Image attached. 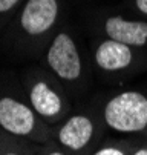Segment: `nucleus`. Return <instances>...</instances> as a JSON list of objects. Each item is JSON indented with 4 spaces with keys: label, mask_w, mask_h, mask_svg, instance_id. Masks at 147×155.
<instances>
[{
    "label": "nucleus",
    "mask_w": 147,
    "mask_h": 155,
    "mask_svg": "<svg viewBox=\"0 0 147 155\" xmlns=\"http://www.w3.org/2000/svg\"><path fill=\"white\" fill-rule=\"evenodd\" d=\"M22 84L28 103L49 126L54 127L71 114L72 103L69 94L45 68L28 69L22 77Z\"/></svg>",
    "instance_id": "1"
},
{
    "label": "nucleus",
    "mask_w": 147,
    "mask_h": 155,
    "mask_svg": "<svg viewBox=\"0 0 147 155\" xmlns=\"http://www.w3.org/2000/svg\"><path fill=\"white\" fill-rule=\"evenodd\" d=\"M45 69L61 83L68 94L86 86L88 66L72 32L63 29L52 37L45 54Z\"/></svg>",
    "instance_id": "2"
},
{
    "label": "nucleus",
    "mask_w": 147,
    "mask_h": 155,
    "mask_svg": "<svg viewBox=\"0 0 147 155\" xmlns=\"http://www.w3.org/2000/svg\"><path fill=\"white\" fill-rule=\"evenodd\" d=\"M100 114L107 130L124 137H145L147 141V92H117L103 103Z\"/></svg>",
    "instance_id": "3"
},
{
    "label": "nucleus",
    "mask_w": 147,
    "mask_h": 155,
    "mask_svg": "<svg viewBox=\"0 0 147 155\" xmlns=\"http://www.w3.org/2000/svg\"><path fill=\"white\" fill-rule=\"evenodd\" d=\"M0 130L38 144L54 138V127L35 114L23 91H0Z\"/></svg>",
    "instance_id": "4"
},
{
    "label": "nucleus",
    "mask_w": 147,
    "mask_h": 155,
    "mask_svg": "<svg viewBox=\"0 0 147 155\" xmlns=\"http://www.w3.org/2000/svg\"><path fill=\"white\" fill-rule=\"evenodd\" d=\"M106 126L100 112H71L54 126V141L69 155H91L104 143Z\"/></svg>",
    "instance_id": "5"
},
{
    "label": "nucleus",
    "mask_w": 147,
    "mask_h": 155,
    "mask_svg": "<svg viewBox=\"0 0 147 155\" xmlns=\"http://www.w3.org/2000/svg\"><path fill=\"white\" fill-rule=\"evenodd\" d=\"M142 54L139 49L124 45L121 41L104 38L95 43L92 48V61L95 69L104 75L123 77L126 74H133L144 66H141Z\"/></svg>",
    "instance_id": "6"
},
{
    "label": "nucleus",
    "mask_w": 147,
    "mask_h": 155,
    "mask_svg": "<svg viewBox=\"0 0 147 155\" xmlns=\"http://www.w3.org/2000/svg\"><path fill=\"white\" fill-rule=\"evenodd\" d=\"M60 15V0H26L18 26L26 37L38 38L52 31Z\"/></svg>",
    "instance_id": "7"
},
{
    "label": "nucleus",
    "mask_w": 147,
    "mask_h": 155,
    "mask_svg": "<svg viewBox=\"0 0 147 155\" xmlns=\"http://www.w3.org/2000/svg\"><path fill=\"white\" fill-rule=\"evenodd\" d=\"M103 31L107 38L121 41L132 48H147V21L126 20L120 15H112L104 20Z\"/></svg>",
    "instance_id": "8"
},
{
    "label": "nucleus",
    "mask_w": 147,
    "mask_h": 155,
    "mask_svg": "<svg viewBox=\"0 0 147 155\" xmlns=\"http://www.w3.org/2000/svg\"><path fill=\"white\" fill-rule=\"evenodd\" d=\"M0 155H40V144L0 130Z\"/></svg>",
    "instance_id": "9"
},
{
    "label": "nucleus",
    "mask_w": 147,
    "mask_h": 155,
    "mask_svg": "<svg viewBox=\"0 0 147 155\" xmlns=\"http://www.w3.org/2000/svg\"><path fill=\"white\" fill-rule=\"evenodd\" d=\"M136 144L138 143L129 137L120 138V140H112V141H104L91 155H132Z\"/></svg>",
    "instance_id": "10"
},
{
    "label": "nucleus",
    "mask_w": 147,
    "mask_h": 155,
    "mask_svg": "<svg viewBox=\"0 0 147 155\" xmlns=\"http://www.w3.org/2000/svg\"><path fill=\"white\" fill-rule=\"evenodd\" d=\"M40 155H69L66 150H63L54 140L40 144Z\"/></svg>",
    "instance_id": "11"
},
{
    "label": "nucleus",
    "mask_w": 147,
    "mask_h": 155,
    "mask_svg": "<svg viewBox=\"0 0 147 155\" xmlns=\"http://www.w3.org/2000/svg\"><path fill=\"white\" fill-rule=\"evenodd\" d=\"M20 0H0V14H6L9 11H12Z\"/></svg>",
    "instance_id": "12"
},
{
    "label": "nucleus",
    "mask_w": 147,
    "mask_h": 155,
    "mask_svg": "<svg viewBox=\"0 0 147 155\" xmlns=\"http://www.w3.org/2000/svg\"><path fill=\"white\" fill-rule=\"evenodd\" d=\"M133 5L141 14L147 15V0H133Z\"/></svg>",
    "instance_id": "13"
},
{
    "label": "nucleus",
    "mask_w": 147,
    "mask_h": 155,
    "mask_svg": "<svg viewBox=\"0 0 147 155\" xmlns=\"http://www.w3.org/2000/svg\"><path fill=\"white\" fill-rule=\"evenodd\" d=\"M132 155H147V141L145 143H138L136 147L133 149Z\"/></svg>",
    "instance_id": "14"
}]
</instances>
